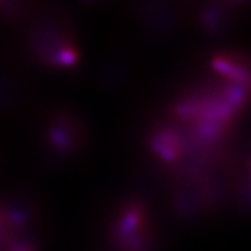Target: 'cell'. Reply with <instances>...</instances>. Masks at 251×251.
Masks as SVG:
<instances>
[]
</instances>
